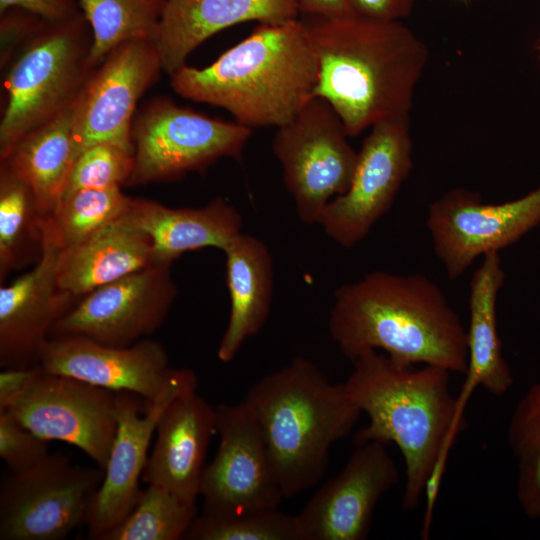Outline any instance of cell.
I'll return each mask as SVG.
<instances>
[{
    "label": "cell",
    "instance_id": "obj_1",
    "mask_svg": "<svg viewBox=\"0 0 540 540\" xmlns=\"http://www.w3.org/2000/svg\"><path fill=\"white\" fill-rule=\"evenodd\" d=\"M328 329L352 361L380 351L402 364L467 370L466 328L440 286L422 274L372 271L340 286Z\"/></svg>",
    "mask_w": 540,
    "mask_h": 540
},
{
    "label": "cell",
    "instance_id": "obj_2",
    "mask_svg": "<svg viewBox=\"0 0 540 540\" xmlns=\"http://www.w3.org/2000/svg\"><path fill=\"white\" fill-rule=\"evenodd\" d=\"M302 20L319 66L313 97L333 107L349 137L409 116L429 55L412 30L352 15Z\"/></svg>",
    "mask_w": 540,
    "mask_h": 540
},
{
    "label": "cell",
    "instance_id": "obj_3",
    "mask_svg": "<svg viewBox=\"0 0 540 540\" xmlns=\"http://www.w3.org/2000/svg\"><path fill=\"white\" fill-rule=\"evenodd\" d=\"M353 363L344 386L354 405L369 418L353 442L398 447L405 466L401 505L413 510L422 499L435 461L467 427L465 407L450 388L451 372L432 365L402 364L380 351L367 352Z\"/></svg>",
    "mask_w": 540,
    "mask_h": 540
},
{
    "label": "cell",
    "instance_id": "obj_4",
    "mask_svg": "<svg viewBox=\"0 0 540 540\" xmlns=\"http://www.w3.org/2000/svg\"><path fill=\"white\" fill-rule=\"evenodd\" d=\"M318 60L301 18L260 23L211 65H183L171 76L174 91L219 106L246 127L282 126L313 97Z\"/></svg>",
    "mask_w": 540,
    "mask_h": 540
},
{
    "label": "cell",
    "instance_id": "obj_5",
    "mask_svg": "<svg viewBox=\"0 0 540 540\" xmlns=\"http://www.w3.org/2000/svg\"><path fill=\"white\" fill-rule=\"evenodd\" d=\"M244 401L257 421L284 498L322 478L331 446L351 432L362 413L344 383H331L301 356L253 384Z\"/></svg>",
    "mask_w": 540,
    "mask_h": 540
},
{
    "label": "cell",
    "instance_id": "obj_6",
    "mask_svg": "<svg viewBox=\"0 0 540 540\" xmlns=\"http://www.w3.org/2000/svg\"><path fill=\"white\" fill-rule=\"evenodd\" d=\"M25 43L5 81L1 160L23 136L75 102L95 70L89 60L93 34L82 12L44 20Z\"/></svg>",
    "mask_w": 540,
    "mask_h": 540
},
{
    "label": "cell",
    "instance_id": "obj_7",
    "mask_svg": "<svg viewBox=\"0 0 540 540\" xmlns=\"http://www.w3.org/2000/svg\"><path fill=\"white\" fill-rule=\"evenodd\" d=\"M277 128L273 152L297 215L305 224H320L327 204L348 189L357 152L337 112L320 97Z\"/></svg>",
    "mask_w": 540,
    "mask_h": 540
},
{
    "label": "cell",
    "instance_id": "obj_8",
    "mask_svg": "<svg viewBox=\"0 0 540 540\" xmlns=\"http://www.w3.org/2000/svg\"><path fill=\"white\" fill-rule=\"evenodd\" d=\"M102 469L50 454L38 465L12 473L0 487L1 540H60L87 524Z\"/></svg>",
    "mask_w": 540,
    "mask_h": 540
},
{
    "label": "cell",
    "instance_id": "obj_9",
    "mask_svg": "<svg viewBox=\"0 0 540 540\" xmlns=\"http://www.w3.org/2000/svg\"><path fill=\"white\" fill-rule=\"evenodd\" d=\"M252 134L239 123L210 118L157 100L132 126L134 166L128 185L168 180L203 170L222 157L239 160Z\"/></svg>",
    "mask_w": 540,
    "mask_h": 540
},
{
    "label": "cell",
    "instance_id": "obj_10",
    "mask_svg": "<svg viewBox=\"0 0 540 540\" xmlns=\"http://www.w3.org/2000/svg\"><path fill=\"white\" fill-rule=\"evenodd\" d=\"M1 410L47 441L79 448L104 471L117 430L116 392L36 366Z\"/></svg>",
    "mask_w": 540,
    "mask_h": 540
},
{
    "label": "cell",
    "instance_id": "obj_11",
    "mask_svg": "<svg viewBox=\"0 0 540 540\" xmlns=\"http://www.w3.org/2000/svg\"><path fill=\"white\" fill-rule=\"evenodd\" d=\"M540 225V186L504 203H484L479 193L452 189L431 202L426 226L449 279L479 258L514 244Z\"/></svg>",
    "mask_w": 540,
    "mask_h": 540
},
{
    "label": "cell",
    "instance_id": "obj_12",
    "mask_svg": "<svg viewBox=\"0 0 540 540\" xmlns=\"http://www.w3.org/2000/svg\"><path fill=\"white\" fill-rule=\"evenodd\" d=\"M409 116L371 127L357 152L348 189L326 206L320 224L344 248H352L390 210L413 167Z\"/></svg>",
    "mask_w": 540,
    "mask_h": 540
},
{
    "label": "cell",
    "instance_id": "obj_13",
    "mask_svg": "<svg viewBox=\"0 0 540 540\" xmlns=\"http://www.w3.org/2000/svg\"><path fill=\"white\" fill-rule=\"evenodd\" d=\"M172 263H155L83 296L54 325L51 337L79 335L127 347L154 333L177 296Z\"/></svg>",
    "mask_w": 540,
    "mask_h": 540
},
{
    "label": "cell",
    "instance_id": "obj_14",
    "mask_svg": "<svg viewBox=\"0 0 540 540\" xmlns=\"http://www.w3.org/2000/svg\"><path fill=\"white\" fill-rule=\"evenodd\" d=\"M160 69L154 41H126L107 54L76 102L72 133L75 160L100 143L117 145L134 154L132 116L137 101Z\"/></svg>",
    "mask_w": 540,
    "mask_h": 540
},
{
    "label": "cell",
    "instance_id": "obj_15",
    "mask_svg": "<svg viewBox=\"0 0 540 540\" xmlns=\"http://www.w3.org/2000/svg\"><path fill=\"white\" fill-rule=\"evenodd\" d=\"M216 410L219 445L205 466L200 495L203 511L232 514L278 508L284 499L249 406L243 400Z\"/></svg>",
    "mask_w": 540,
    "mask_h": 540
},
{
    "label": "cell",
    "instance_id": "obj_16",
    "mask_svg": "<svg viewBox=\"0 0 540 540\" xmlns=\"http://www.w3.org/2000/svg\"><path fill=\"white\" fill-rule=\"evenodd\" d=\"M42 247L28 272L0 288V366L34 368L54 325L79 301L61 289L62 245L50 216L43 217Z\"/></svg>",
    "mask_w": 540,
    "mask_h": 540
},
{
    "label": "cell",
    "instance_id": "obj_17",
    "mask_svg": "<svg viewBox=\"0 0 540 540\" xmlns=\"http://www.w3.org/2000/svg\"><path fill=\"white\" fill-rule=\"evenodd\" d=\"M343 469L295 515L300 540H363L380 498L399 481L386 444H355Z\"/></svg>",
    "mask_w": 540,
    "mask_h": 540
},
{
    "label": "cell",
    "instance_id": "obj_18",
    "mask_svg": "<svg viewBox=\"0 0 540 540\" xmlns=\"http://www.w3.org/2000/svg\"><path fill=\"white\" fill-rule=\"evenodd\" d=\"M193 390H197L196 374L181 368L165 395L149 403L143 416L137 394L116 392V435L86 524L91 539L100 540L133 510L141 492L139 481L157 422L171 401Z\"/></svg>",
    "mask_w": 540,
    "mask_h": 540
},
{
    "label": "cell",
    "instance_id": "obj_19",
    "mask_svg": "<svg viewBox=\"0 0 540 540\" xmlns=\"http://www.w3.org/2000/svg\"><path fill=\"white\" fill-rule=\"evenodd\" d=\"M38 366L114 392L137 394L148 404L165 395L181 369L169 366L167 352L156 340L115 347L79 335L51 337Z\"/></svg>",
    "mask_w": 540,
    "mask_h": 540
},
{
    "label": "cell",
    "instance_id": "obj_20",
    "mask_svg": "<svg viewBox=\"0 0 540 540\" xmlns=\"http://www.w3.org/2000/svg\"><path fill=\"white\" fill-rule=\"evenodd\" d=\"M216 432V410L196 390L171 401L155 429L156 442L143 480L196 502L208 444Z\"/></svg>",
    "mask_w": 540,
    "mask_h": 540
},
{
    "label": "cell",
    "instance_id": "obj_21",
    "mask_svg": "<svg viewBox=\"0 0 540 540\" xmlns=\"http://www.w3.org/2000/svg\"><path fill=\"white\" fill-rule=\"evenodd\" d=\"M298 0H166L154 40L162 69L172 74L203 41L232 25L298 19Z\"/></svg>",
    "mask_w": 540,
    "mask_h": 540
},
{
    "label": "cell",
    "instance_id": "obj_22",
    "mask_svg": "<svg viewBox=\"0 0 540 540\" xmlns=\"http://www.w3.org/2000/svg\"><path fill=\"white\" fill-rule=\"evenodd\" d=\"M153 264L151 240L128 211L80 243L62 248L58 283L61 289L80 299Z\"/></svg>",
    "mask_w": 540,
    "mask_h": 540
},
{
    "label": "cell",
    "instance_id": "obj_23",
    "mask_svg": "<svg viewBox=\"0 0 540 540\" xmlns=\"http://www.w3.org/2000/svg\"><path fill=\"white\" fill-rule=\"evenodd\" d=\"M129 212L151 240L154 263H173L187 251L207 247L223 251L242 228L240 213L223 197L199 208L133 198Z\"/></svg>",
    "mask_w": 540,
    "mask_h": 540
},
{
    "label": "cell",
    "instance_id": "obj_24",
    "mask_svg": "<svg viewBox=\"0 0 540 540\" xmlns=\"http://www.w3.org/2000/svg\"><path fill=\"white\" fill-rule=\"evenodd\" d=\"M505 280L499 252L482 257L470 281L468 364L458 400L465 407L476 387L503 395L514 385V376L502 351L497 324V298Z\"/></svg>",
    "mask_w": 540,
    "mask_h": 540
},
{
    "label": "cell",
    "instance_id": "obj_25",
    "mask_svg": "<svg viewBox=\"0 0 540 540\" xmlns=\"http://www.w3.org/2000/svg\"><path fill=\"white\" fill-rule=\"evenodd\" d=\"M223 252L230 314L217 356L227 363L264 326L272 303L274 269L268 247L252 235L241 232Z\"/></svg>",
    "mask_w": 540,
    "mask_h": 540
},
{
    "label": "cell",
    "instance_id": "obj_26",
    "mask_svg": "<svg viewBox=\"0 0 540 540\" xmlns=\"http://www.w3.org/2000/svg\"><path fill=\"white\" fill-rule=\"evenodd\" d=\"M76 102L23 136L1 160L27 183L44 217L52 215L61 201L75 161L72 133Z\"/></svg>",
    "mask_w": 540,
    "mask_h": 540
},
{
    "label": "cell",
    "instance_id": "obj_27",
    "mask_svg": "<svg viewBox=\"0 0 540 540\" xmlns=\"http://www.w3.org/2000/svg\"><path fill=\"white\" fill-rule=\"evenodd\" d=\"M32 190L6 165L0 171V281L40 257L42 219Z\"/></svg>",
    "mask_w": 540,
    "mask_h": 540
},
{
    "label": "cell",
    "instance_id": "obj_28",
    "mask_svg": "<svg viewBox=\"0 0 540 540\" xmlns=\"http://www.w3.org/2000/svg\"><path fill=\"white\" fill-rule=\"evenodd\" d=\"M166 0H79L93 34L90 63L130 40L154 41Z\"/></svg>",
    "mask_w": 540,
    "mask_h": 540
},
{
    "label": "cell",
    "instance_id": "obj_29",
    "mask_svg": "<svg viewBox=\"0 0 540 540\" xmlns=\"http://www.w3.org/2000/svg\"><path fill=\"white\" fill-rule=\"evenodd\" d=\"M196 516V502L148 484L130 514L100 540L185 539Z\"/></svg>",
    "mask_w": 540,
    "mask_h": 540
},
{
    "label": "cell",
    "instance_id": "obj_30",
    "mask_svg": "<svg viewBox=\"0 0 540 540\" xmlns=\"http://www.w3.org/2000/svg\"><path fill=\"white\" fill-rule=\"evenodd\" d=\"M507 442L517 464L519 506L527 518L540 519V382L530 385L517 402Z\"/></svg>",
    "mask_w": 540,
    "mask_h": 540
},
{
    "label": "cell",
    "instance_id": "obj_31",
    "mask_svg": "<svg viewBox=\"0 0 540 540\" xmlns=\"http://www.w3.org/2000/svg\"><path fill=\"white\" fill-rule=\"evenodd\" d=\"M132 199L119 186L82 189L63 197L50 215L62 248L80 243L128 212Z\"/></svg>",
    "mask_w": 540,
    "mask_h": 540
},
{
    "label": "cell",
    "instance_id": "obj_32",
    "mask_svg": "<svg viewBox=\"0 0 540 540\" xmlns=\"http://www.w3.org/2000/svg\"><path fill=\"white\" fill-rule=\"evenodd\" d=\"M185 539L189 540H300L295 515L279 508L209 514L194 519Z\"/></svg>",
    "mask_w": 540,
    "mask_h": 540
},
{
    "label": "cell",
    "instance_id": "obj_33",
    "mask_svg": "<svg viewBox=\"0 0 540 540\" xmlns=\"http://www.w3.org/2000/svg\"><path fill=\"white\" fill-rule=\"evenodd\" d=\"M133 166V153L109 143L93 145L76 158L62 198L82 189H105L127 184Z\"/></svg>",
    "mask_w": 540,
    "mask_h": 540
},
{
    "label": "cell",
    "instance_id": "obj_34",
    "mask_svg": "<svg viewBox=\"0 0 540 540\" xmlns=\"http://www.w3.org/2000/svg\"><path fill=\"white\" fill-rule=\"evenodd\" d=\"M48 455L47 440L23 426L9 412L0 411V457L12 473L31 469Z\"/></svg>",
    "mask_w": 540,
    "mask_h": 540
},
{
    "label": "cell",
    "instance_id": "obj_35",
    "mask_svg": "<svg viewBox=\"0 0 540 540\" xmlns=\"http://www.w3.org/2000/svg\"><path fill=\"white\" fill-rule=\"evenodd\" d=\"M44 19L21 8H11L1 13V61L13 47L27 40L43 23Z\"/></svg>",
    "mask_w": 540,
    "mask_h": 540
},
{
    "label": "cell",
    "instance_id": "obj_36",
    "mask_svg": "<svg viewBox=\"0 0 540 540\" xmlns=\"http://www.w3.org/2000/svg\"><path fill=\"white\" fill-rule=\"evenodd\" d=\"M415 0H346L352 16L375 21H401L407 17Z\"/></svg>",
    "mask_w": 540,
    "mask_h": 540
},
{
    "label": "cell",
    "instance_id": "obj_37",
    "mask_svg": "<svg viewBox=\"0 0 540 540\" xmlns=\"http://www.w3.org/2000/svg\"><path fill=\"white\" fill-rule=\"evenodd\" d=\"M21 8L46 21H60L81 13L75 0H0V12Z\"/></svg>",
    "mask_w": 540,
    "mask_h": 540
},
{
    "label": "cell",
    "instance_id": "obj_38",
    "mask_svg": "<svg viewBox=\"0 0 540 540\" xmlns=\"http://www.w3.org/2000/svg\"><path fill=\"white\" fill-rule=\"evenodd\" d=\"M451 449H446L437 458L432 466L423 489V499L425 503V512L423 517V525L421 529V537L427 539L430 533V527L433 519V511L438 498L441 482L445 469L447 466V460Z\"/></svg>",
    "mask_w": 540,
    "mask_h": 540
},
{
    "label": "cell",
    "instance_id": "obj_39",
    "mask_svg": "<svg viewBox=\"0 0 540 540\" xmlns=\"http://www.w3.org/2000/svg\"><path fill=\"white\" fill-rule=\"evenodd\" d=\"M302 17H344L351 15L346 0H298Z\"/></svg>",
    "mask_w": 540,
    "mask_h": 540
},
{
    "label": "cell",
    "instance_id": "obj_40",
    "mask_svg": "<svg viewBox=\"0 0 540 540\" xmlns=\"http://www.w3.org/2000/svg\"><path fill=\"white\" fill-rule=\"evenodd\" d=\"M33 368H7L0 373V407L17 395L24 387Z\"/></svg>",
    "mask_w": 540,
    "mask_h": 540
},
{
    "label": "cell",
    "instance_id": "obj_41",
    "mask_svg": "<svg viewBox=\"0 0 540 540\" xmlns=\"http://www.w3.org/2000/svg\"><path fill=\"white\" fill-rule=\"evenodd\" d=\"M535 53L537 57V61L540 67V36L538 37L536 43H535Z\"/></svg>",
    "mask_w": 540,
    "mask_h": 540
}]
</instances>
